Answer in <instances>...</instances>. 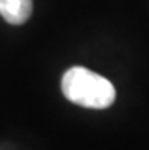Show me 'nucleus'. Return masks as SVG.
Wrapping results in <instances>:
<instances>
[{"instance_id":"2","label":"nucleus","mask_w":149,"mask_h":150,"mask_svg":"<svg viewBox=\"0 0 149 150\" xmlns=\"http://www.w3.org/2000/svg\"><path fill=\"white\" fill-rule=\"evenodd\" d=\"M32 14V0H0V15L9 24H23Z\"/></svg>"},{"instance_id":"1","label":"nucleus","mask_w":149,"mask_h":150,"mask_svg":"<svg viewBox=\"0 0 149 150\" xmlns=\"http://www.w3.org/2000/svg\"><path fill=\"white\" fill-rule=\"evenodd\" d=\"M61 88L72 103L91 109H105L116 100V90L108 79L84 67H72L64 73Z\"/></svg>"}]
</instances>
